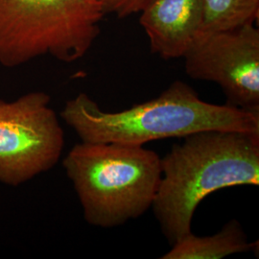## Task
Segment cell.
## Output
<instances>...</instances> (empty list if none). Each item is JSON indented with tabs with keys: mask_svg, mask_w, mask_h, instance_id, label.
I'll return each instance as SVG.
<instances>
[{
	"mask_svg": "<svg viewBox=\"0 0 259 259\" xmlns=\"http://www.w3.org/2000/svg\"><path fill=\"white\" fill-rule=\"evenodd\" d=\"M153 213L170 246L192 232L195 211L208 195L259 185V134L208 130L184 138L160 157Z\"/></svg>",
	"mask_w": 259,
	"mask_h": 259,
	"instance_id": "1",
	"label": "cell"
},
{
	"mask_svg": "<svg viewBox=\"0 0 259 259\" xmlns=\"http://www.w3.org/2000/svg\"><path fill=\"white\" fill-rule=\"evenodd\" d=\"M61 117L85 142L144 145L208 130L259 134V115L227 103L205 102L179 80L157 98L116 112L104 111L87 93H79L65 103Z\"/></svg>",
	"mask_w": 259,
	"mask_h": 259,
	"instance_id": "2",
	"label": "cell"
},
{
	"mask_svg": "<svg viewBox=\"0 0 259 259\" xmlns=\"http://www.w3.org/2000/svg\"><path fill=\"white\" fill-rule=\"evenodd\" d=\"M91 226L119 227L152 207L161 178L160 157L143 145L121 142L75 144L64 160Z\"/></svg>",
	"mask_w": 259,
	"mask_h": 259,
	"instance_id": "3",
	"label": "cell"
},
{
	"mask_svg": "<svg viewBox=\"0 0 259 259\" xmlns=\"http://www.w3.org/2000/svg\"><path fill=\"white\" fill-rule=\"evenodd\" d=\"M105 15L99 0H0V65L46 55L76 62L99 36Z\"/></svg>",
	"mask_w": 259,
	"mask_h": 259,
	"instance_id": "4",
	"label": "cell"
},
{
	"mask_svg": "<svg viewBox=\"0 0 259 259\" xmlns=\"http://www.w3.org/2000/svg\"><path fill=\"white\" fill-rule=\"evenodd\" d=\"M44 92L0 99V183L18 187L51 170L65 147V133Z\"/></svg>",
	"mask_w": 259,
	"mask_h": 259,
	"instance_id": "5",
	"label": "cell"
},
{
	"mask_svg": "<svg viewBox=\"0 0 259 259\" xmlns=\"http://www.w3.org/2000/svg\"><path fill=\"white\" fill-rule=\"evenodd\" d=\"M191 79L217 83L227 104L259 115V30L255 23L201 33L183 58Z\"/></svg>",
	"mask_w": 259,
	"mask_h": 259,
	"instance_id": "6",
	"label": "cell"
},
{
	"mask_svg": "<svg viewBox=\"0 0 259 259\" xmlns=\"http://www.w3.org/2000/svg\"><path fill=\"white\" fill-rule=\"evenodd\" d=\"M140 14L151 51L164 60L184 58L201 33L204 0H152Z\"/></svg>",
	"mask_w": 259,
	"mask_h": 259,
	"instance_id": "7",
	"label": "cell"
},
{
	"mask_svg": "<svg viewBox=\"0 0 259 259\" xmlns=\"http://www.w3.org/2000/svg\"><path fill=\"white\" fill-rule=\"evenodd\" d=\"M255 249V243L249 242L240 223L232 219L212 235L197 236L193 232L185 235L160 258L220 259Z\"/></svg>",
	"mask_w": 259,
	"mask_h": 259,
	"instance_id": "8",
	"label": "cell"
},
{
	"mask_svg": "<svg viewBox=\"0 0 259 259\" xmlns=\"http://www.w3.org/2000/svg\"><path fill=\"white\" fill-rule=\"evenodd\" d=\"M258 16L259 0H204L201 33L256 23Z\"/></svg>",
	"mask_w": 259,
	"mask_h": 259,
	"instance_id": "9",
	"label": "cell"
},
{
	"mask_svg": "<svg viewBox=\"0 0 259 259\" xmlns=\"http://www.w3.org/2000/svg\"><path fill=\"white\" fill-rule=\"evenodd\" d=\"M105 14H112L119 19L140 13L152 0H99Z\"/></svg>",
	"mask_w": 259,
	"mask_h": 259,
	"instance_id": "10",
	"label": "cell"
}]
</instances>
